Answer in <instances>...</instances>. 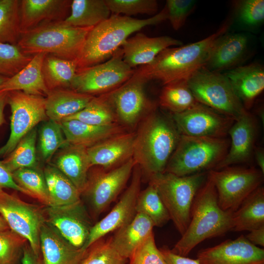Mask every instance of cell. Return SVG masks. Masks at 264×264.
Returning a JSON list of instances; mask_svg holds the SVG:
<instances>
[{"instance_id":"cell-29","label":"cell","mask_w":264,"mask_h":264,"mask_svg":"<svg viewBox=\"0 0 264 264\" xmlns=\"http://www.w3.org/2000/svg\"><path fill=\"white\" fill-rule=\"evenodd\" d=\"M47 55L44 53L34 55L23 68L0 86V91L19 90L28 94L46 97L49 90L44 80L42 65Z\"/></svg>"},{"instance_id":"cell-4","label":"cell","mask_w":264,"mask_h":264,"mask_svg":"<svg viewBox=\"0 0 264 264\" xmlns=\"http://www.w3.org/2000/svg\"><path fill=\"white\" fill-rule=\"evenodd\" d=\"M233 213L219 206L216 189L207 178L193 200L188 226L171 251L186 257L202 241L232 230Z\"/></svg>"},{"instance_id":"cell-5","label":"cell","mask_w":264,"mask_h":264,"mask_svg":"<svg viewBox=\"0 0 264 264\" xmlns=\"http://www.w3.org/2000/svg\"><path fill=\"white\" fill-rule=\"evenodd\" d=\"M92 27L69 25L63 21L43 22L21 33L17 45L25 54L40 53L64 59L77 60Z\"/></svg>"},{"instance_id":"cell-15","label":"cell","mask_w":264,"mask_h":264,"mask_svg":"<svg viewBox=\"0 0 264 264\" xmlns=\"http://www.w3.org/2000/svg\"><path fill=\"white\" fill-rule=\"evenodd\" d=\"M171 117L181 135L194 137H226L235 121L200 103Z\"/></svg>"},{"instance_id":"cell-45","label":"cell","mask_w":264,"mask_h":264,"mask_svg":"<svg viewBox=\"0 0 264 264\" xmlns=\"http://www.w3.org/2000/svg\"><path fill=\"white\" fill-rule=\"evenodd\" d=\"M27 242L10 229L0 231V264H17Z\"/></svg>"},{"instance_id":"cell-56","label":"cell","mask_w":264,"mask_h":264,"mask_svg":"<svg viewBox=\"0 0 264 264\" xmlns=\"http://www.w3.org/2000/svg\"><path fill=\"white\" fill-rule=\"evenodd\" d=\"M9 77H7L6 76L0 75V86L5 82Z\"/></svg>"},{"instance_id":"cell-37","label":"cell","mask_w":264,"mask_h":264,"mask_svg":"<svg viewBox=\"0 0 264 264\" xmlns=\"http://www.w3.org/2000/svg\"><path fill=\"white\" fill-rule=\"evenodd\" d=\"M65 119H75L96 126L118 123L106 93L94 96L82 110Z\"/></svg>"},{"instance_id":"cell-8","label":"cell","mask_w":264,"mask_h":264,"mask_svg":"<svg viewBox=\"0 0 264 264\" xmlns=\"http://www.w3.org/2000/svg\"><path fill=\"white\" fill-rule=\"evenodd\" d=\"M187 83L199 103L235 121L247 111L224 74L203 67Z\"/></svg>"},{"instance_id":"cell-23","label":"cell","mask_w":264,"mask_h":264,"mask_svg":"<svg viewBox=\"0 0 264 264\" xmlns=\"http://www.w3.org/2000/svg\"><path fill=\"white\" fill-rule=\"evenodd\" d=\"M248 44V38L245 34H222L214 42L203 67L216 72L230 69L242 60Z\"/></svg>"},{"instance_id":"cell-55","label":"cell","mask_w":264,"mask_h":264,"mask_svg":"<svg viewBox=\"0 0 264 264\" xmlns=\"http://www.w3.org/2000/svg\"><path fill=\"white\" fill-rule=\"evenodd\" d=\"M9 229V227L3 218L0 215V231Z\"/></svg>"},{"instance_id":"cell-3","label":"cell","mask_w":264,"mask_h":264,"mask_svg":"<svg viewBox=\"0 0 264 264\" xmlns=\"http://www.w3.org/2000/svg\"><path fill=\"white\" fill-rule=\"evenodd\" d=\"M168 19L166 6L152 17L137 19L112 14L88 32L77 60V69L103 63L109 59L132 33Z\"/></svg>"},{"instance_id":"cell-30","label":"cell","mask_w":264,"mask_h":264,"mask_svg":"<svg viewBox=\"0 0 264 264\" xmlns=\"http://www.w3.org/2000/svg\"><path fill=\"white\" fill-rule=\"evenodd\" d=\"M93 97L69 88L50 90L45 98L46 116L59 123L82 110Z\"/></svg>"},{"instance_id":"cell-54","label":"cell","mask_w":264,"mask_h":264,"mask_svg":"<svg viewBox=\"0 0 264 264\" xmlns=\"http://www.w3.org/2000/svg\"><path fill=\"white\" fill-rule=\"evenodd\" d=\"M8 92L0 91V126L5 122L4 117V109L7 104Z\"/></svg>"},{"instance_id":"cell-22","label":"cell","mask_w":264,"mask_h":264,"mask_svg":"<svg viewBox=\"0 0 264 264\" xmlns=\"http://www.w3.org/2000/svg\"><path fill=\"white\" fill-rule=\"evenodd\" d=\"M40 246L43 264H80L87 249L73 245L46 221L41 228Z\"/></svg>"},{"instance_id":"cell-7","label":"cell","mask_w":264,"mask_h":264,"mask_svg":"<svg viewBox=\"0 0 264 264\" xmlns=\"http://www.w3.org/2000/svg\"><path fill=\"white\" fill-rule=\"evenodd\" d=\"M208 172L179 176L163 173L149 178L156 189L176 228L182 235L190 221L193 200L207 178Z\"/></svg>"},{"instance_id":"cell-12","label":"cell","mask_w":264,"mask_h":264,"mask_svg":"<svg viewBox=\"0 0 264 264\" xmlns=\"http://www.w3.org/2000/svg\"><path fill=\"white\" fill-rule=\"evenodd\" d=\"M7 104L11 111V132L6 143L0 147V157H6L20 141L40 123L48 120L45 98L22 91L8 92Z\"/></svg>"},{"instance_id":"cell-36","label":"cell","mask_w":264,"mask_h":264,"mask_svg":"<svg viewBox=\"0 0 264 264\" xmlns=\"http://www.w3.org/2000/svg\"><path fill=\"white\" fill-rule=\"evenodd\" d=\"M37 129L34 128L18 143L14 150L1 161L11 173L22 168L39 167L36 146Z\"/></svg>"},{"instance_id":"cell-50","label":"cell","mask_w":264,"mask_h":264,"mask_svg":"<svg viewBox=\"0 0 264 264\" xmlns=\"http://www.w3.org/2000/svg\"><path fill=\"white\" fill-rule=\"evenodd\" d=\"M159 249L166 264H200L197 259H192L175 254L167 246H163Z\"/></svg>"},{"instance_id":"cell-27","label":"cell","mask_w":264,"mask_h":264,"mask_svg":"<svg viewBox=\"0 0 264 264\" xmlns=\"http://www.w3.org/2000/svg\"><path fill=\"white\" fill-rule=\"evenodd\" d=\"M247 110L264 89V69L258 64L231 68L224 73Z\"/></svg>"},{"instance_id":"cell-41","label":"cell","mask_w":264,"mask_h":264,"mask_svg":"<svg viewBox=\"0 0 264 264\" xmlns=\"http://www.w3.org/2000/svg\"><path fill=\"white\" fill-rule=\"evenodd\" d=\"M20 0H0V43L17 45L20 39Z\"/></svg>"},{"instance_id":"cell-32","label":"cell","mask_w":264,"mask_h":264,"mask_svg":"<svg viewBox=\"0 0 264 264\" xmlns=\"http://www.w3.org/2000/svg\"><path fill=\"white\" fill-rule=\"evenodd\" d=\"M111 12L105 0H73L64 22L78 27H92L108 19Z\"/></svg>"},{"instance_id":"cell-19","label":"cell","mask_w":264,"mask_h":264,"mask_svg":"<svg viewBox=\"0 0 264 264\" xmlns=\"http://www.w3.org/2000/svg\"><path fill=\"white\" fill-rule=\"evenodd\" d=\"M258 134L257 120L247 110L237 120L230 128V145L223 159L214 170L246 163L250 161L256 147Z\"/></svg>"},{"instance_id":"cell-47","label":"cell","mask_w":264,"mask_h":264,"mask_svg":"<svg viewBox=\"0 0 264 264\" xmlns=\"http://www.w3.org/2000/svg\"><path fill=\"white\" fill-rule=\"evenodd\" d=\"M237 14L243 24L249 27L259 25L264 20V0H242L239 3Z\"/></svg>"},{"instance_id":"cell-20","label":"cell","mask_w":264,"mask_h":264,"mask_svg":"<svg viewBox=\"0 0 264 264\" xmlns=\"http://www.w3.org/2000/svg\"><path fill=\"white\" fill-rule=\"evenodd\" d=\"M135 132L127 131L87 148L91 166L109 170L132 158Z\"/></svg>"},{"instance_id":"cell-6","label":"cell","mask_w":264,"mask_h":264,"mask_svg":"<svg viewBox=\"0 0 264 264\" xmlns=\"http://www.w3.org/2000/svg\"><path fill=\"white\" fill-rule=\"evenodd\" d=\"M229 138L181 135L164 173L186 176L214 170L226 154Z\"/></svg>"},{"instance_id":"cell-43","label":"cell","mask_w":264,"mask_h":264,"mask_svg":"<svg viewBox=\"0 0 264 264\" xmlns=\"http://www.w3.org/2000/svg\"><path fill=\"white\" fill-rule=\"evenodd\" d=\"M127 260L112 247L109 239L102 238L87 248L80 264H126Z\"/></svg>"},{"instance_id":"cell-38","label":"cell","mask_w":264,"mask_h":264,"mask_svg":"<svg viewBox=\"0 0 264 264\" xmlns=\"http://www.w3.org/2000/svg\"><path fill=\"white\" fill-rule=\"evenodd\" d=\"M13 179L29 196L46 206H54L50 196L43 170L40 166L17 170L12 173Z\"/></svg>"},{"instance_id":"cell-35","label":"cell","mask_w":264,"mask_h":264,"mask_svg":"<svg viewBox=\"0 0 264 264\" xmlns=\"http://www.w3.org/2000/svg\"><path fill=\"white\" fill-rule=\"evenodd\" d=\"M159 104L171 113H177L191 109L199 103L189 88L187 80L183 79L164 85Z\"/></svg>"},{"instance_id":"cell-48","label":"cell","mask_w":264,"mask_h":264,"mask_svg":"<svg viewBox=\"0 0 264 264\" xmlns=\"http://www.w3.org/2000/svg\"><path fill=\"white\" fill-rule=\"evenodd\" d=\"M196 1L194 0H167L165 6L168 19L175 30L180 29L189 15L194 9Z\"/></svg>"},{"instance_id":"cell-52","label":"cell","mask_w":264,"mask_h":264,"mask_svg":"<svg viewBox=\"0 0 264 264\" xmlns=\"http://www.w3.org/2000/svg\"><path fill=\"white\" fill-rule=\"evenodd\" d=\"M245 236L253 244L264 246V226L253 229Z\"/></svg>"},{"instance_id":"cell-31","label":"cell","mask_w":264,"mask_h":264,"mask_svg":"<svg viewBox=\"0 0 264 264\" xmlns=\"http://www.w3.org/2000/svg\"><path fill=\"white\" fill-rule=\"evenodd\" d=\"M232 230L250 231L264 226V188L250 194L232 214Z\"/></svg>"},{"instance_id":"cell-17","label":"cell","mask_w":264,"mask_h":264,"mask_svg":"<svg viewBox=\"0 0 264 264\" xmlns=\"http://www.w3.org/2000/svg\"><path fill=\"white\" fill-rule=\"evenodd\" d=\"M142 172L136 164L128 187L112 210L102 219L93 225L87 242L84 246L88 248L97 241L112 231L130 222L136 214L135 207L140 192Z\"/></svg>"},{"instance_id":"cell-9","label":"cell","mask_w":264,"mask_h":264,"mask_svg":"<svg viewBox=\"0 0 264 264\" xmlns=\"http://www.w3.org/2000/svg\"><path fill=\"white\" fill-rule=\"evenodd\" d=\"M264 174L254 167L231 166L210 170L207 178L216 189L219 206L234 213L250 194L261 186Z\"/></svg>"},{"instance_id":"cell-11","label":"cell","mask_w":264,"mask_h":264,"mask_svg":"<svg viewBox=\"0 0 264 264\" xmlns=\"http://www.w3.org/2000/svg\"><path fill=\"white\" fill-rule=\"evenodd\" d=\"M136 164L131 158L110 169L99 166L90 168L87 185L81 195L86 197L95 216L103 212L116 199L132 176Z\"/></svg>"},{"instance_id":"cell-40","label":"cell","mask_w":264,"mask_h":264,"mask_svg":"<svg viewBox=\"0 0 264 264\" xmlns=\"http://www.w3.org/2000/svg\"><path fill=\"white\" fill-rule=\"evenodd\" d=\"M135 211L136 213H141L148 217L154 226L161 227L170 220L156 189L151 183L144 190L140 191Z\"/></svg>"},{"instance_id":"cell-42","label":"cell","mask_w":264,"mask_h":264,"mask_svg":"<svg viewBox=\"0 0 264 264\" xmlns=\"http://www.w3.org/2000/svg\"><path fill=\"white\" fill-rule=\"evenodd\" d=\"M17 45L0 43V75L11 77L23 68L32 59Z\"/></svg>"},{"instance_id":"cell-46","label":"cell","mask_w":264,"mask_h":264,"mask_svg":"<svg viewBox=\"0 0 264 264\" xmlns=\"http://www.w3.org/2000/svg\"><path fill=\"white\" fill-rule=\"evenodd\" d=\"M129 264H166L163 255L152 234L129 258Z\"/></svg>"},{"instance_id":"cell-51","label":"cell","mask_w":264,"mask_h":264,"mask_svg":"<svg viewBox=\"0 0 264 264\" xmlns=\"http://www.w3.org/2000/svg\"><path fill=\"white\" fill-rule=\"evenodd\" d=\"M21 264H43L41 256H37L26 243L23 247Z\"/></svg>"},{"instance_id":"cell-24","label":"cell","mask_w":264,"mask_h":264,"mask_svg":"<svg viewBox=\"0 0 264 264\" xmlns=\"http://www.w3.org/2000/svg\"><path fill=\"white\" fill-rule=\"evenodd\" d=\"M70 0H22L20 15L21 33L45 22L65 20L70 10Z\"/></svg>"},{"instance_id":"cell-34","label":"cell","mask_w":264,"mask_h":264,"mask_svg":"<svg viewBox=\"0 0 264 264\" xmlns=\"http://www.w3.org/2000/svg\"><path fill=\"white\" fill-rule=\"evenodd\" d=\"M43 172L54 206L71 204L81 200V193L77 188L54 165L46 164Z\"/></svg>"},{"instance_id":"cell-49","label":"cell","mask_w":264,"mask_h":264,"mask_svg":"<svg viewBox=\"0 0 264 264\" xmlns=\"http://www.w3.org/2000/svg\"><path fill=\"white\" fill-rule=\"evenodd\" d=\"M10 188L29 196L28 193L19 186L13 179L12 173L0 161V190Z\"/></svg>"},{"instance_id":"cell-1","label":"cell","mask_w":264,"mask_h":264,"mask_svg":"<svg viewBox=\"0 0 264 264\" xmlns=\"http://www.w3.org/2000/svg\"><path fill=\"white\" fill-rule=\"evenodd\" d=\"M231 23L226 20L213 34L198 42L161 51L150 64L134 69L132 76L147 82L158 80L164 85L180 80H188L204 67L216 39L226 33Z\"/></svg>"},{"instance_id":"cell-53","label":"cell","mask_w":264,"mask_h":264,"mask_svg":"<svg viewBox=\"0 0 264 264\" xmlns=\"http://www.w3.org/2000/svg\"><path fill=\"white\" fill-rule=\"evenodd\" d=\"M259 169L264 174V150L262 147H256L253 154Z\"/></svg>"},{"instance_id":"cell-28","label":"cell","mask_w":264,"mask_h":264,"mask_svg":"<svg viewBox=\"0 0 264 264\" xmlns=\"http://www.w3.org/2000/svg\"><path fill=\"white\" fill-rule=\"evenodd\" d=\"M154 226L148 217L136 213L132 220L116 230L109 241L121 256L129 259L135 250L153 233Z\"/></svg>"},{"instance_id":"cell-26","label":"cell","mask_w":264,"mask_h":264,"mask_svg":"<svg viewBox=\"0 0 264 264\" xmlns=\"http://www.w3.org/2000/svg\"><path fill=\"white\" fill-rule=\"evenodd\" d=\"M59 123L68 144L86 148L116 134L129 131L119 123L96 126L75 119H64Z\"/></svg>"},{"instance_id":"cell-39","label":"cell","mask_w":264,"mask_h":264,"mask_svg":"<svg viewBox=\"0 0 264 264\" xmlns=\"http://www.w3.org/2000/svg\"><path fill=\"white\" fill-rule=\"evenodd\" d=\"M59 123L48 119L42 122L38 130L37 155L44 163L50 162L56 153L68 144Z\"/></svg>"},{"instance_id":"cell-18","label":"cell","mask_w":264,"mask_h":264,"mask_svg":"<svg viewBox=\"0 0 264 264\" xmlns=\"http://www.w3.org/2000/svg\"><path fill=\"white\" fill-rule=\"evenodd\" d=\"M197 259L200 264H264V249L242 235L200 250Z\"/></svg>"},{"instance_id":"cell-14","label":"cell","mask_w":264,"mask_h":264,"mask_svg":"<svg viewBox=\"0 0 264 264\" xmlns=\"http://www.w3.org/2000/svg\"><path fill=\"white\" fill-rule=\"evenodd\" d=\"M144 80L132 76L125 83L106 94L119 124L132 130L156 109V104L147 96Z\"/></svg>"},{"instance_id":"cell-33","label":"cell","mask_w":264,"mask_h":264,"mask_svg":"<svg viewBox=\"0 0 264 264\" xmlns=\"http://www.w3.org/2000/svg\"><path fill=\"white\" fill-rule=\"evenodd\" d=\"M77 69L76 60H69L47 54L42 65L44 83L50 90L58 88L70 89Z\"/></svg>"},{"instance_id":"cell-2","label":"cell","mask_w":264,"mask_h":264,"mask_svg":"<svg viewBox=\"0 0 264 264\" xmlns=\"http://www.w3.org/2000/svg\"><path fill=\"white\" fill-rule=\"evenodd\" d=\"M181 134L171 117L156 109L135 131L132 158L148 177L163 173Z\"/></svg>"},{"instance_id":"cell-10","label":"cell","mask_w":264,"mask_h":264,"mask_svg":"<svg viewBox=\"0 0 264 264\" xmlns=\"http://www.w3.org/2000/svg\"><path fill=\"white\" fill-rule=\"evenodd\" d=\"M134 69L123 60L121 47L108 60L92 66L77 69L70 89L95 96L118 88L133 75Z\"/></svg>"},{"instance_id":"cell-44","label":"cell","mask_w":264,"mask_h":264,"mask_svg":"<svg viewBox=\"0 0 264 264\" xmlns=\"http://www.w3.org/2000/svg\"><path fill=\"white\" fill-rule=\"evenodd\" d=\"M113 14H124L131 17L138 14L152 15L157 14L158 3L155 0H105Z\"/></svg>"},{"instance_id":"cell-21","label":"cell","mask_w":264,"mask_h":264,"mask_svg":"<svg viewBox=\"0 0 264 264\" xmlns=\"http://www.w3.org/2000/svg\"><path fill=\"white\" fill-rule=\"evenodd\" d=\"M182 42L168 36L151 37L138 33L121 46L124 62L133 68L151 63L164 49L180 46Z\"/></svg>"},{"instance_id":"cell-13","label":"cell","mask_w":264,"mask_h":264,"mask_svg":"<svg viewBox=\"0 0 264 264\" xmlns=\"http://www.w3.org/2000/svg\"><path fill=\"white\" fill-rule=\"evenodd\" d=\"M0 215L9 229L25 239L35 254L41 256L40 235L45 222L43 208L1 189Z\"/></svg>"},{"instance_id":"cell-16","label":"cell","mask_w":264,"mask_h":264,"mask_svg":"<svg viewBox=\"0 0 264 264\" xmlns=\"http://www.w3.org/2000/svg\"><path fill=\"white\" fill-rule=\"evenodd\" d=\"M44 207L45 221L73 245L83 248L93 225L82 200L66 205Z\"/></svg>"},{"instance_id":"cell-25","label":"cell","mask_w":264,"mask_h":264,"mask_svg":"<svg viewBox=\"0 0 264 264\" xmlns=\"http://www.w3.org/2000/svg\"><path fill=\"white\" fill-rule=\"evenodd\" d=\"M50 163L62 172L81 194L87 183L92 167L87 148L67 144L54 154Z\"/></svg>"}]
</instances>
